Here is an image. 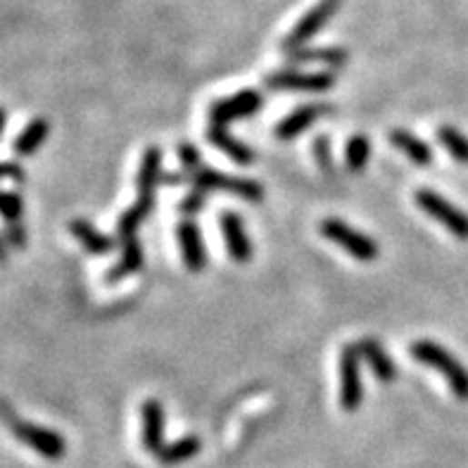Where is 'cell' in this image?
<instances>
[{
	"label": "cell",
	"mask_w": 468,
	"mask_h": 468,
	"mask_svg": "<svg viewBox=\"0 0 468 468\" xmlns=\"http://www.w3.org/2000/svg\"><path fill=\"white\" fill-rule=\"evenodd\" d=\"M0 419L5 421L7 428L13 431L15 440L26 444L29 450H34L38 456L48 459V462H60L65 452H67V443H65L60 433L53 431V428H44V425L38 423L22 421L15 413V409L3 404V402H0Z\"/></svg>",
	"instance_id": "cell-1"
},
{
	"label": "cell",
	"mask_w": 468,
	"mask_h": 468,
	"mask_svg": "<svg viewBox=\"0 0 468 468\" xmlns=\"http://www.w3.org/2000/svg\"><path fill=\"white\" fill-rule=\"evenodd\" d=\"M412 354L416 362L425 363V366H431V369L443 373L452 393L456 394V400L468 402V369L452 352H447L438 343H433V340H416L412 345Z\"/></svg>",
	"instance_id": "cell-2"
},
{
	"label": "cell",
	"mask_w": 468,
	"mask_h": 468,
	"mask_svg": "<svg viewBox=\"0 0 468 468\" xmlns=\"http://www.w3.org/2000/svg\"><path fill=\"white\" fill-rule=\"evenodd\" d=\"M185 179H191L197 191L231 193V195H238L243 200H250V203H259L264 197V188L257 181L235 179V176H226V174H219L214 169H203V166L188 172Z\"/></svg>",
	"instance_id": "cell-3"
},
{
	"label": "cell",
	"mask_w": 468,
	"mask_h": 468,
	"mask_svg": "<svg viewBox=\"0 0 468 468\" xmlns=\"http://www.w3.org/2000/svg\"><path fill=\"white\" fill-rule=\"evenodd\" d=\"M319 228L328 241L343 247L347 254H352V257L359 259V262H373V259L378 257V253H381V250H378V243L373 241V238L359 234L357 228L347 226V224L340 222V219H324Z\"/></svg>",
	"instance_id": "cell-4"
},
{
	"label": "cell",
	"mask_w": 468,
	"mask_h": 468,
	"mask_svg": "<svg viewBox=\"0 0 468 468\" xmlns=\"http://www.w3.org/2000/svg\"><path fill=\"white\" fill-rule=\"evenodd\" d=\"M416 204H419L425 214H431L435 222L443 224L452 235L462 238V241H468V214L459 210V207H454L450 200H444L435 191L421 188L416 193Z\"/></svg>",
	"instance_id": "cell-5"
},
{
	"label": "cell",
	"mask_w": 468,
	"mask_h": 468,
	"mask_svg": "<svg viewBox=\"0 0 468 468\" xmlns=\"http://www.w3.org/2000/svg\"><path fill=\"white\" fill-rule=\"evenodd\" d=\"M359 347L345 345L343 347V357H340V407L345 412H357L362 404L363 388H362V373H359Z\"/></svg>",
	"instance_id": "cell-6"
},
{
	"label": "cell",
	"mask_w": 468,
	"mask_h": 468,
	"mask_svg": "<svg viewBox=\"0 0 468 468\" xmlns=\"http://www.w3.org/2000/svg\"><path fill=\"white\" fill-rule=\"evenodd\" d=\"M264 105V95L259 91H253V88H247V91L235 93L231 98H224V100H216L212 103L210 107V119L212 124H219V126H226L231 122H238V119H247L253 117L254 112L262 110Z\"/></svg>",
	"instance_id": "cell-7"
},
{
	"label": "cell",
	"mask_w": 468,
	"mask_h": 468,
	"mask_svg": "<svg viewBox=\"0 0 468 468\" xmlns=\"http://www.w3.org/2000/svg\"><path fill=\"white\" fill-rule=\"evenodd\" d=\"M340 3H343V0H321L314 10H309L307 17H303V22H300L295 29L290 31L288 38H285L284 45H281V48H284V53H288V55H290V53H297V50L307 44L309 38H314L316 34L324 29V25H326L328 19L338 13Z\"/></svg>",
	"instance_id": "cell-8"
},
{
	"label": "cell",
	"mask_w": 468,
	"mask_h": 468,
	"mask_svg": "<svg viewBox=\"0 0 468 468\" xmlns=\"http://www.w3.org/2000/svg\"><path fill=\"white\" fill-rule=\"evenodd\" d=\"M335 84V75H303V72H276L264 79V86L272 91H328Z\"/></svg>",
	"instance_id": "cell-9"
},
{
	"label": "cell",
	"mask_w": 468,
	"mask_h": 468,
	"mask_svg": "<svg viewBox=\"0 0 468 468\" xmlns=\"http://www.w3.org/2000/svg\"><path fill=\"white\" fill-rule=\"evenodd\" d=\"M176 235H179L181 243V253H184L185 266L191 272H203L207 266V250H204V238L203 231L197 228V224L184 222L176 228Z\"/></svg>",
	"instance_id": "cell-10"
},
{
	"label": "cell",
	"mask_w": 468,
	"mask_h": 468,
	"mask_svg": "<svg viewBox=\"0 0 468 468\" xmlns=\"http://www.w3.org/2000/svg\"><path fill=\"white\" fill-rule=\"evenodd\" d=\"M141 419H143V447L153 454L164 447V407L162 402L148 400L141 407Z\"/></svg>",
	"instance_id": "cell-11"
},
{
	"label": "cell",
	"mask_w": 468,
	"mask_h": 468,
	"mask_svg": "<svg viewBox=\"0 0 468 468\" xmlns=\"http://www.w3.org/2000/svg\"><path fill=\"white\" fill-rule=\"evenodd\" d=\"M328 112H331V105H326V103L304 105V107H300V110L290 112L288 117L278 124L274 134H276L278 141H293V138L300 136L303 131H307V126H312L316 119H321L324 115H328Z\"/></svg>",
	"instance_id": "cell-12"
},
{
	"label": "cell",
	"mask_w": 468,
	"mask_h": 468,
	"mask_svg": "<svg viewBox=\"0 0 468 468\" xmlns=\"http://www.w3.org/2000/svg\"><path fill=\"white\" fill-rule=\"evenodd\" d=\"M219 224H222L224 238H226L228 254L235 259V262H247L253 257V243H250V235H247L245 226H243V219L234 212H224L219 216Z\"/></svg>",
	"instance_id": "cell-13"
},
{
	"label": "cell",
	"mask_w": 468,
	"mask_h": 468,
	"mask_svg": "<svg viewBox=\"0 0 468 468\" xmlns=\"http://www.w3.org/2000/svg\"><path fill=\"white\" fill-rule=\"evenodd\" d=\"M357 347L362 359H366V363H369L371 371L376 373L378 381L393 383L394 378H397V366H394L393 357H390L388 352H385V347H383L376 338H362Z\"/></svg>",
	"instance_id": "cell-14"
},
{
	"label": "cell",
	"mask_w": 468,
	"mask_h": 468,
	"mask_svg": "<svg viewBox=\"0 0 468 468\" xmlns=\"http://www.w3.org/2000/svg\"><path fill=\"white\" fill-rule=\"evenodd\" d=\"M207 141L212 145L226 153L228 157L238 164H253L254 162V150L245 143H241L238 138H234L231 134L226 131V126H219V124H210V129H207Z\"/></svg>",
	"instance_id": "cell-15"
},
{
	"label": "cell",
	"mask_w": 468,
	"mask_h": 468,
	"mask_svg": "<svg viewBox=\"0 0 468 468\" xmlns=\"http://www.w3.org/2000/svg\"><path fill=\"white\" fill-rule=\"evenodd\" d=\"M69 231L81 243V247L88 250L91 254H110L117 247L115 238L100 234L98 228L93 226V224L84 222V219H75V222L69 224Z\"/></svg>",
	"instance_id": "cell-16"
},
{
	"label": "cell",
	"mask_w": 468,
	"mask_h": 468,
	"mask_svg": "<svg viewBox=\"0 0 468 468\" xmlns=\"http://www.w3.org/2000/svg\"><path fill=\"white\" fill-rule=\"evenodd\" d=\"M388 138H390V143H393L394 148L400 150L402 154H407L413 164L428 166L433 162L431 145H425V143L421 141L419 136L409 134L407 129H393V131H390Z\"/></svg>",
	"instance_id": "cell-17"
},
{
	"label": "cell",
	"mask_w": 468,
	"mask_h": 468,
	"mask_svg": "<svg viewBox=\"0 0 468 468\" xmlns=\"http://www.w3.org/2000/svg\"><path fill=\"white\" fill-rule=\"evenodd\" d=\"M143 262H145V254H143L141 243L136 238H131V241L124 243L122 259L105 274V281L107 284H119L124 278H129L131 274L141 272Z\"/></svg>",
	"instance_id": "cell-18"
},
{
	"label": "cell",
	"mask_w": 468,
	"mask_h": 468,
	"mask_svg": "<svg viewBox=\"0 0 468 468\" xmlns=\"http://www.w3.org/2000/svg\"><path fill=\"white\" fill-rule=\"evenodd\" d=\"M162 176V150L150 145L141 157V172H138V197H153L154 188Z\"/></svg>",
	"instance_id": "cell-19"
},
{
	"label": "cell",
	"mask_w": 468,
	"mask_h": 468,
	"mask_svg": "<svg viewBox=\"0 0 468 468\" xmlns=\"http://www.w3.org/2000/svg\"><path fill=\"white\" fill-rule=\"evenodd\" d=\"M153 204H154V197H138L136 203L131 204V210H126L122 216H119L117 234L119 238H122V243L136 238L138 226L148 219L150 212H153Z\"/></svg>",
	"instance_id": "cell-20"
},
{
	"label": "cell",
	"mask_w": 468,
	"mask_h": 468,
	"mask_svg": "<svg viewBox=\"0 0 468 468\" xmlns=\"http://www.w3.org/2000/svg\"><path fill=\"white\" fill-rule=\"evenodd\" d=\"M203 450V440L197 435H185V438L176 440L172 444H164L160 452H157V462L164 463V466H176V463L191 462L197 452Z\"/></svg>",
	"instance_id": "cell-21"
},
{
	"label": "cell",
	"mask_w": 468,
	"mask_h": 468,
	"mask_svg": "<svg viewBox=\"0 0 468 468\" xmlns=\"http://www.w3.org/2000/svg\"><path fill=\"white\" fill-rule=\"evenodd\" d=\"M50 136V122L45 119H34L25 126V131L15 138V153L19 157H29V154L36 153Z\"/></svg>",
	"instance_id": "cell-22"
},
{
	"label": "cell",
	"mask_w": 468,
	"mask_h": 468,
	"mask_svg": "<svg viewBox=\"0 0 468 468\" xmlns=\"http://www.w3.org/2000/svg\"><path fill=\"white\" fill-rule=\"evenodd\" d=\"M438 141L456 162L468 164V136H463L462 131L454 129V126H440Z\"/></svg>",
	"instance_id": "cell-23"
},
{
	"label": "cell",
	"mask_w": 468,
	"mask_h": 468,
	"mask_svg": "<svg viewBox=\"0 0 468 468\" xmlns=\"http://www.w3.org/2000/svg\"><path fill=\"white\" fill-rule=\"evenodd\" d=\"M371 157V143L369 138L359 134V136H352L347 141V150H345V162H347V169L354 174L363 172V166L369 162Z\"/></svg>",
	"instance_id": "cell-24"
},
{
	"label": "cell",
	"mask_w": 468,
	"mask_h": 468,
	"mask_svg": "<svg viewBox=\"0 0 468 468\" xmlns=\"http://www.w3.org/2000/svg\"><path fill=\"white\" fill-rule=\"evenodd\" d=\"M288 60L293 62H326L333 67H343L347 62V50L343 48H319V50H304V53H290Z\"/></svg>",
	"instance_id": "cell-25"
},
{
	"label": "cell",
	"mask_w": 468,
	"mask_h": 468,
	"mask_svg": "<svg viewBox=\"0 0 468 468\" xmlns=\"http://www.w3.org/2000/svg\"><path fill=\"white\" fill-rule=\"evenodd\" d=\"M0 216L5 226H15V224H22V216H25V200L19 193L0 191Z\"/></svg>",
	"instance_id": "cell-26"
},
{
	"label": "cell",
	"mask_w": 468,
	"mask_h": 468,
	"mask_svg": "<svg viewBox=\"0 0 468 468\" xmlns=\"http://www.w3.org/2000/svg\"><path fill=\"white\" fill-rule=\"evenodd\" d=\"M176 150H179L181 164H184L188 172H193V169H200V166H203V154H200V150H197L195 145H191V143H181Z\"/></svg>",
	"instance_id": "cell-27"
},
{
	"label": "cell",
	"mask_w": 468,
	"mask_h": 468,
	"mask_svg": "<svg viewBox=\"0 0 468 468\" xmlns=\"http://www.w3.org/2000/svg\"><path fill=\"white\" fill-rule=\"evenodd\" d=\"M204 203H207L204 191H195V193H191V195L185 197V200H181L179 210L184 212V214L193 216V214H197V212L204 210Z\"/></svg>",
	"instance_id": "cell-28"
},
{
	"label": "cell",
	"mask_w": 468,
	"mask_h": 468,
	"mask_svg": "<svg viewBox=\"0 0 468 468\" xmlns=\"http://www.w3.org/2000/svg\"><path fill=\"white\" fill-rule=\"evenodd\" d=\"M314 148H316V160H319L321 169L326 174H331L333 169H335V164H333L331 160V145H328V138H316L314 141Z\"/></svg>",
	"instance_id": "cell-29"
},
{
	"label": "cell",
	"mask_w": 468,
	"mask_h": 468,
	"mask_svg": "<svg viewBox=\"0 0 468 468\" xmlns=\"http://www.w3.org/2000/svg\"><path fill=\"white\" fill-rule=\"evenodd\" d=\"M5 243L15 250H25L26 247V231L22 224H15V226H5Z\"/></svg>",
	"instance_id": "cell-30"
},
{
	"label": "cell",
	"mask_w": 468,
	"mask_h": 468,
	"mask_svg": "<svg viewBox=\"0 0 468 468\" xmlns=\"http://www.w3.org/2000/svg\"><path fill=\"white\" fill-rule=\"evenodd\" d=\"M0 179H13V181H25V169L17 162H0Z\"/></svg>",
	"instance_id": "cell-31"
},
{
	"label": "cell",
	"mask_w": 468,
	"mask_h": 468,
	"mask_svg": "<svg viewBox=\"0 0 468 468\" xmlns=\"http://www.w3.org/2000/svg\"><path fill=\"white\" fill-rule=\"evenodd\" d=\"M10 262V245L5 243V238H0V266H5Z\"/></svg>",
	"instance_id": "cell-32"
},
{
	"label": "cell",
	"mask_w": 468,
	"mask_h": 468,
	"mask_svg": "<svg viewBox=\"0 0 468 468\" xmlns=\"http://www.w3.org/2000/svg\"><path fill=\"white\" fill-rule=\"evenodd\" d=\"M5 122H7V112L0 107V136H3V129H5Z\"/></svg>",
	"instance_id": "cell-33"
}]
</instances>
